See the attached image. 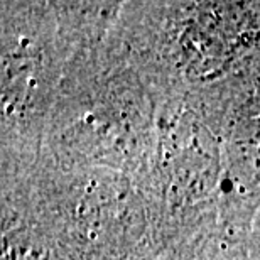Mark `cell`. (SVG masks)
<instances>
[{
  "instance_id": "cell-1",
  "label": "cell",
  "mask_w": 260,
  "mask_h": 260,
  "mask_svg": "<svg viewBox=\"0 0 260 260\" xmlns=\"http://www.w3.org/2000/svg\"><path fill=\"white\" fill-rule=\"evenodd\" d=\"M46 123L58 169H112L132 174L150 160L157 118L155 102L132 66L107 68V76L76 81Z\"/></svg>"
},
{
  "instance_id": "cell-2",
  "label": "cell",
  "mask_w": 260,
  "mask_h": 260,
  "mask_svg": "<svg viewBox=\"0 0 260 260\" xmlns=\"http://www.w3.org/2000/svg\"><path fill=\"white\" fill-rule=\"evenodd\" d=\"M48 10L39 5L4 9L2 24V127L4 150L36 139L58 85L59 46ZM48 120V118H46Z\"/></svg>"
},
{
  "instance_id": "cell-3",
  "label": "cell",
  "mask_w": 260,
  "mask_h": 260,
  "mask_svg": "<svg viewBox=\"0 0 260 260\" xmlns=\"http://www.w3.org/2000/svg\"><path fill=\"white\" fill-rule=\"evenodd\" d=\"M173 20L169 61L191 85L233 75L260 49V7L253 4L179 5Z\"/></svg>"
},
{
  "instance_id": "cell-4",
  "label": "cell",
  "mask_w": 260,
  "mask_h": 260,
  "mask_svg": "<svg viewBox=\"0 0 260 260\" xmlns=\"http://www.w3.org/2000/svg\"><path fill=\"white\" fill-rule=\"evenodd\" d=\"M232 243L237 242L221 230L210 232L200 240L194 238L189 245H183L176 255L168 257V260H237V252L232 250Z\"/></svg>"
},
{
  "instance_id": "cell-5",
  "label": "cell",
  "mask_w": 260,
  "mask_h": 260,
  "mask_svg": "<svg viewBox=\"0 0 260 260\" xmlns=\"http://www.w3.org/2000/svg\"><path fill=\"white\" fill-rule=\"evenodd\" d=\"M250 233L253 235V247H255V250L252 252V255L255 258H260V210L257 213L255 220H253V228L250 230Z\"/></svg>"
}]
</instances>
